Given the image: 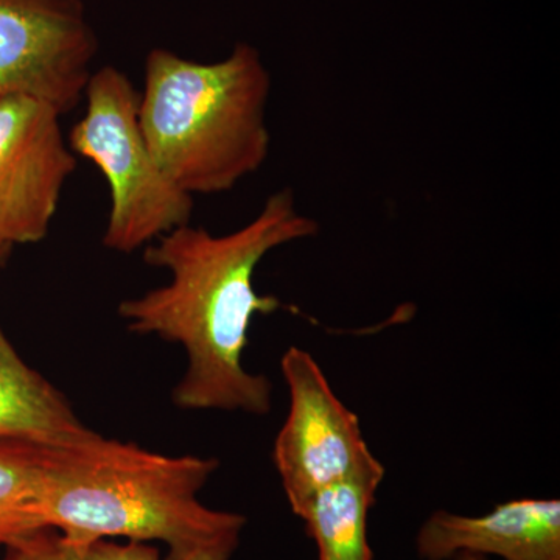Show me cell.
Returning a JSON list of instances; mask_svg holds the SVG:
<instances>
[{
    "mask_svg": "<svg viewBox=\"0 0 560 560\" xmlns=\"http://www.w3.org/2000/svg\"><path fill=\"white\" fill-rule=\"evenodd\" d=\"M455 558V560H486L485 556L474 555V552H459Z\"/></svg>",
    "mask_w": 560,
    "mask_h": 560,
    "instance_id": "14",
    "label": "cell"
},
{
    "mask_svg": "<svg viewBox=\"0 0 560 560\" xmlns=\"http://www.w3.org/2000/svg\"><path fill=\"white\" fill-rule=\"evenodd\" d=\"M318 231V221L301 213L293 191L283 189L241 230L213 235L189 223L145 246V264L171 271L172 280L125 300L119 315L132 334L156 335L186 350L187 370L173 390L176 407L271 411V382L243 368V352L254 316L271 315L282 302L257 293L254 275L271 250Z\"/></svg>",
    "mask_w": 560,
    "mask_h": 560,
    "instance_id": "1",
    "label": "cell"
},
{
    "mask_svg": "<svg viewBox=\"0 0 560 560\" xmlns=\"http://www.w3.org/2000/svg\"><path fill=\"white\" fill-rule=\"evenodd\" d=\"M86 113L69 132L75 156L97 165L109 186L108 224L103 246L131 254L176 228L189 224L194 197L165 178L139 121L140 92L114 66L92 72Z\"/></svg>",
    "mask_w": 560,
    "mask_h": 560,
    "instance_id": "4",
    "label": "cell"
},
{
    "mask_svg": "<svg viewBox=\"0 0 560 560\" xmlns=\"http://www.w3.org/2000/svg\"><path fill=\"white\" fill-rule=\"evenodd\" d=\"M98 436L65 394L21 359L0 327V438L55 447Z\"/></svg>",
    "mask_w": 560,
    "mask_h": 560,
    "instance_id": "9",
    "label": "cell"
},
{
    "mask_svg": "<svg viewBox=\"0 0 560 560\" xmlns=\"http://www.w3.org/2000/svg\"><path fill=\"white\" fill-rule=\"evenodd\" d=\"M290 408L272 451L291 511L313 493L381 464L360 419L334 393L312 353L290 348L280 361Z\"/></svg>",
    "mask_w": 560,
    "mask_h": 560,
    "instance_id": "5",
    "label": "cell"
},
{
    "mask_svg": "<svg viewBox=\"0 0 560 560\" xmlns=\"http://www.w3.org/2000/svg\"><path fill=\"white\" fill-rule=\"evenodd\" d=\"M385 474L377 464L318 490L294 512L315 540L318 560H372L368 517Z\"/></svg>",
    "mask_w": 560,
    "mask_h": 560,
    "instance_id": "10",
    "label": "cell"
},
{
    "mask_svg": "<svg viewBox=\"0 0 560 560\" xmlns=\"http://www.w3.org/2000/svg\"><path fill=\"white\" fill-rule=\"evenodd\" d=\"M97 51L83 0H0V98L25 95L62 117L83 101Z\"/></svg>",
    "mask_w": 560,
    "mask_h": 560,
    "instance_id": "6",
    "label": "cell"
},
{
    "mask_svg": "<svg viewBox=\"0 0 560 560\" xmlns=\"http://www.w3.org/2000/svg\"><path fill=\"white\" fill-rule=\"evenodd\" d=\"M3 560H162L160 551L140 541L114 544L73 540L43 529L7 547Z\"/></svg>",
    "mask_w": 560,
    "mask_h": 560,
    "instance_id": "12",
    "label": "cell"
},
{
    "mask_svg": "<svg viewBox=\"0 0 560 560\" xmlns=\"http://www.w3.org/2000/svg\"><path fill=\"white\" fill-rule=\"evenodd\" d=\"M422 560H448L459 552L504 560H560V501L511 500L480 517L436 511L420 526Z\"/></svg>",
    "mask_w": 560,
    "mask_h": 560,
    "instance_id": "8",
    "label": "cell"
},
{
    "mask_svg": "<svg viewBox=\"0 0 560 560\" xmlns=\"http://www.w3.org/2000/svg\"><path fill=\"white\" fill-rule=\"evenodd\" d=\"M61 116L25 95L0 98V245L38 243L49 234L77 156Z\"/></svg>",
    "mask_w": 560,
    "mask_h": 560,
    "instance_id": "7",
    "label": "cell"
},
{
    "mask_svg": "<svg viewBox=\"0 0 560 560\" xmlns=\"http://www.w3.org/2000/svg\"><path fill=\"white\" fill-rule=\"evenodd\" d=\"M238 540H241V534L198 545V547L168 550V555L162 560H231L232 555L237 550Z\"/></svg>",
    "mask_w": 560,
    "mask_h": 560,
    "instance_id": "13",
    "label": "cell"
},
{
    "mask_svg": "<svg viewBox=\"0 0 560 560\" xmlns=\"http://www.w3.org/2000/svg\"><path fill=\"white\" fill-rule=\"evenodd\" d=\"M270 72L250 44L217 62L151 49L139 121L165 178L195 197L223 194L259 172L270 154Z\"/></svg>",
    "mask_w": 560,
    "mask_h": 560,
    "instance_id": "3",
    "label": "cell"
},
{
    "mask_svg": "<svg viewBox=\"0 0 560 560\" xmlns=\"http://www.w3.org/2000/svg\"><path fill=\"white\" fill-rule=\"evenodd\" d=\"M40 447L0 438V545L5 547L46 529L39 515Z\"/></svg>",
    "mask_w": 560,
    "mask_h": 560,
    "instance_id": "11",
    "label": "cell"
},
{
    "mask_svg": "<svg viewBox=\"0 0 560 560\" xmlns=\"http://www.w3.org/2000/svg\"><path fill=\"white\" fill-rule=\"evenodd\" d=\"M11 250H13V248H10V246L0 245V264L9 259Z\"/></svg>",
    "mask_w": 560,
    "mask_h": 560,
    "instance_id": "15",
    "label": "cell"
},
{
    "mask_svg": "<svg viewBox=\"0 0 560 560\" xmlns=\"http://www.w3.org/2000/svg\"><path fill=\"white\" fill-rule=\"evenodd\" d=\"M219 466L215 458L160 455L102 434L81 444L43 445L40 522L73 540H158L168 550L237 536L243 515L198 500Z\"/></svg>",
    "mask_w": 560,
    "mask_h": 560,
    "instance_id": "2",
    "label": "cell"
}]
</instances>
